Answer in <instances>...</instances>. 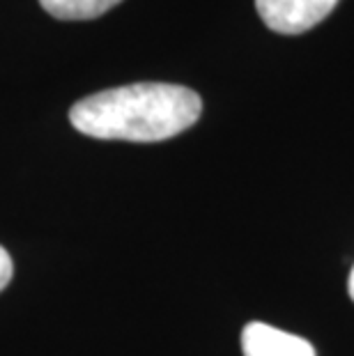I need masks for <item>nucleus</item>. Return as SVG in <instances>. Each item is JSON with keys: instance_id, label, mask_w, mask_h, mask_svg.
Wrapping results in <instances>:
<instances>
[{"instance_id": "20e7f679", "label": "nucleus", "mask_w": 354, "mask_h": 356, "mask_svg": "<svg viewBox=\"0 0 354 356\" xmlns=\"http://www.w3.org/2000/svg\"><path fill=\"white\" fill-rule=\"evenodd\" d=\"M51 17L60 21H90L106 14L122 0H40Z\"/></svg>"}, {"instance_id": "7ed1b4c3", "label": "nucleus", "mask_w": 354, "mask_h": 356, "mask_svg": "<svg viewBox=\"0 0 354 356\" xmlns=\"http://www.w3.org/2000/svg\"><path fill=\"white\" fill-rule=\"evenodd\" d=\"M244 356H315L313 345L306 338L265 322H248L242 331Z\"/></svg>"}, {"instance_id": "423d86ee", "label": "nucleus", "mask_w": 354, "mask_h": 356, "mask_svg": "<svg viewBox=\"0 0 354 356\" xmlns=\"http://www.w3.org/2000/svg\"><path fill=\"white\" fill-rule=\"evenodd\" d=\"M348 292H350V297H352V301H354V267H352V271H350V283H348Z\"/></svg>"}, {"instance_id": "39448f33", "label": "nucleus", "mask_w": 354, "mask_h": 356, "mask_svg": "<svg viewBox=\"0 0 354 356\" xmlns=\"http://www.w3.org/2000/svg\"><path fill=\"white\" fill-rule=\"evenodd\" d=\"M12 274H14L12 257H10V253H7L3 246H0V292H3L5 287H7V283L12 280Z\"/></svg>"}, {"instance_id": "f03ea898", "label": "nucleus", "mask_w": 354, "mask_h": 356, "mask_svg": "<svg viewBox=\"0 0 354 356\" xmlns=\"http://www.w3.org/2000/svg\"><path fill=\"white\" fill-rule=\"evenodd\" d=\"M338 0H255V10L269 30L278 35H301L325 21Z\"/></svg>"}, {"instance_id": "f257e3e1", "label": "nucleus", "mask_w": 354, "mask_h": 356, "mask_svg": "<svg viewBox=\"0 0 354 356\" xmlns=\"http://www.w3.org/2000/svg\"><path fill=\"white\" fill-rule=\"evenodd\" d=\"M202 102L175 83H131L90 95L72 106L70 122L99 140L159 143L198 122Z\"/></svg>"}]
</instances>
